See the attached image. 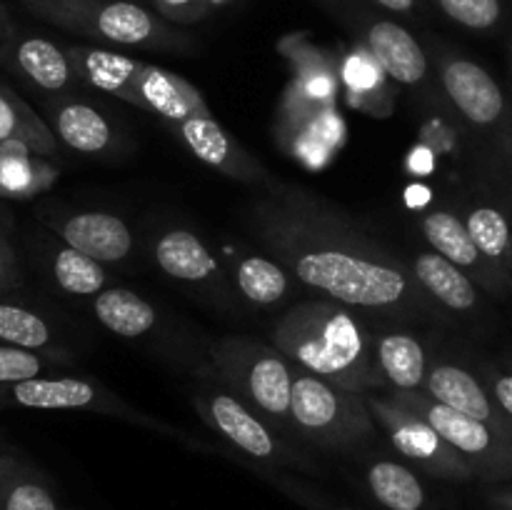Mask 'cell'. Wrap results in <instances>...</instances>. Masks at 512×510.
Segmentation results:
<instances>
[{
  "label": "cell",
  "mask_w": 512,
  "mask_h": 510,
  "mask_svg": "<svg viewBox=\"0 0 512 510\" xmlns=\"http://www.w3.org/2000/svg\"><path fill=\"white\" fill-rule=\"evenodd\" d=\"M275 483H278L280 488L290 495V498H295L300 505H305V508H310V510H358V508H350V505L328 500L325 495H320L318 490L308 488V485L298 483V480L275 478Z\"/></svg>",
  "instance_id": "d6a6232c"
},
{
  "label": "cell",
  "mask_w": 512,
  "mask_h": 510,
  "mask_svg": "<svg viewBox=\"0 0 512 510\" xmlns=\"http://www.w3.org/2000/svg\"><path fill=\"white\" fill-rule=\"evenodd\" d=\"M30 8L45 20L68 30L105 40V43L128 45V48H175L180 35L163 20L155 18L143 5L130 0H103L90 5H50L30 3Z\"/></svg>",
  "instance_id": "8992f818"
},
{
  "label": "cell",
  "mask_w": 512,
  "mask_h": 510,
  "mask_svg": "<svg viewBox=\"0 0 512 510\" xmlns=\"http://www.w3.org/2000/svg\"><path fill=\"white\" fill-rule=\"evenodd\" d=\"M373 348L380 373L385 383L393 385V390L425 393L428 360H425L423 343L413 333L393 330V333L373 335Z\"/></svg>",
  "instance_id": "603a6c76"
},
{
  "label": "cell",
  "mask_w": 512,
  "mask_h": 510,
  "mask_svg": "<svg viewBox=\"0 0 512 510\" xmlns=\"http://www.w3.org/2000/svg\"><path fill=\"white\" fill-rule=\"evenodd\" d=\"M370 53L380 68L403 85H420L428 78V58L425 50L403 25L393 20H375L365 33Z\"/></svg>",
  "instance_id": "d6986e66"
},
{
  "label": "cell",
  "mask_w": 512,
  "mask_h": 510,
  "mask_svg": "<svg viewBox=\"0 0 512 510\" xmlns=\"http://www.w3.org/2000/svg\"><path fill=\"white\" fill-rule=\"evenodd\" d=\"M488 390L490 395H493L495 403H498V408L503 410V415L512 425V370H508V373L493 375V378H490Z\"/></svg>",
  "instance_id": "d590c367"
},
{
  "label": "cell",
  "mask_w": 512,
  "mask_h": 510,
  "mask_svg": "<svg viewBox=\"0 0 512 510\" xmlns=\"http://www.w3.org/2000/svg\"><path fill=\"white\" fill-rule=\"evenodd\" d=\"M53 228L58 230L60 240L80 253L90 255L98 263H120L133 250V233L128 223L113 213H73L63 220H55Z\"/></svg>",
  "instance_id": "9a60e30c"
},
{
  "label": "cell",
  "mask_w": 512,
  "mask_h": 510,
  "mask_svg": "<svg viewBox=\"0 0 512 510\" xmlns=\"http://www.w3.org/2000/svg\"><path fill=\"white\" fill-rule=\"evenodd\" d=\"M370 498L385 510H430V495L420 475L400 460L373 458L363 473Z\"/></svg>",
  "instance_id": "7402d4cb"
},
{
  "label": "cell",
  "mask_w": 512,
  "mask_h": 510,
  "mask_svg": "<svg viewBox=\"0 0 512 510\" xmlns=\"http://www.w3.org/2000/svg\"><path fill=\"white\" fill-rule=\"evenodd\" d=\"M410 268H413L420 288L443 308L453 310V313H470L480 303V290L475 280L435 250L415 255L410 260Z\"/></svg>",
  "instance_id": "ffe728a7"
},
{
  "label": "cell",
  "mask_w": 512,
  "mask_h": 510,
  "mask_svg": "<svg viewBox=\"0 0 512 510\" xmlns=\"http://www.w3.org/2000/svg\"><path fill=\"white\" fill-rule=\"evenodd\" d=\"M173 128L200 163L220 170L228 178L240 180V183H263L268 175L258 160L245 153L243 145H238L225 133V128L213 115H193Z\"/></svg>",
  "instance_id": "8fae6325"
},
{
  "label": "cell",
  "mask_w": 512,
  "mask_h": 510,
  "mask_svg": "<svg viewBox=\"0 0 512 510\" xmlns=\"http://www.w3.org/2000/svg\"><path fill=\"white\" fill-rule=\"evenodd\" d=\"M50 273H53V280L63 293L78 295V298L103 293L105 283H108L105 265L90 255L80 253V250L70 248V245L55 250L53 260H50Z\"/></svg>",
  "instance_id": "f1b7e54d"
},
{
  "label": "cell",
  "mask_w": 512,
  "mask_h": 510,
  "mask_svg": "<svg viewBox=\"0 0 512 510\" xmlns=\"http://www.w3.org/2000/svg\"><path fill=\"white\" fill-rule=\"evenodd\" d=\"M0 458H3V455H0Z\"/></svg>",
  "instance_id": "b9f144b4"
},
{
  "label": "cell",
  "mask_w": 512,
  "mask_h": 510,
  "mask_svg": "<svg viewBox=\"0 0 512 510\" xmlns=\"http://www.w3.org/2000/svg\"><path fill=\"white\" fill-rule=\"evenodd\" d=\"M420 230H423V238L428 240L430 248H433L435 253H440L443 258H448L450 263L458 265L460 270H465V273L473 280H478L483 288L493 290V293H505V290L510 288L503 280V275L480 255L468 225H465V220L460 218V215H455L453 210H428V213L420 218Z\"/></svg>",
  "instance_id": "7c38bea8"
},
{
  "label": "cell",
  "mask_w": 512,
  "mask_h": 510,
  "mask_svg": "<svg viewBox=\"0 0 512 510\" xmlns=\"http://www.w3.org/2000/svg\"><path fill=\"white\" fill-rule=\"evenodd\" d=\"M13 33H15V25H13V20H10L8 8L0 3V45H3Z\"/></svg>",
  "instance_id": "74e56055"
},
{
  "label": "cell",
  "mask_w": 512,
  "mask_h": 510,
  "mask_svg": "<svg viewBox=\"0 0 512 510\" xmlns=\"http://www.w3.org/2000/svg\"><path fill=\"white\" fill-rule=\"evenodd\" d=\"M213 363L220 378L245 405H253L263 418L285 428L290 418L295 363L278 348L250 338H225L213 345ZM253 410V413H255Z\"/></svg>",
  "instance_id": "277c9868"
},
{
  "label": "cell",
  "mask_w": 512,
  "mask_h": 510,
  "mask_svg": "<svg viewBox=\"0 0 512 510\" xmlns=\"http://www.w3.org/2000/svg\"><path fill=\"white\" fill-rule=\"evenodd\" d=\"M55 138L80 155H100L113 145L115 133L98 108L83 100H60L48 108Z\"/></svg>",
  "instance_id": "44dd1931"
},
{
  "label": "cell",
  "mask_w": 512,
  "mask_h": 510,
  "mask_svg": "<svg viewBox=\"0 0 512 510\" xmlns=\"http://www.w3.org/2000/svg\"><path fill=\"white\" fill-rule=\"evenodd\" d=\"M0 510H60L53 490L20 460L0 458Z\"/></svg>",
  "instance_id": "4316f807"
},
{
  "label": "cell",
  "mask_w": 512,
  "mask_h": 510,
  "mask_svg": "<svg viewBox=\"0 0 512 510\" xmlns=\"http://www.w3.org/2000/svg\"><path fill=\"white\" fill-rule=\"evenodd\" d=\"M490 503L498 510H512V483H500L490 493Z\"/></svg>",
  "instance_id": "8d00e7d4"
},
{
  "label": "cell",
  "mask_w": 512,
  "mask_h": 510,
  "mask_svg": "<svg viewBox=\"0 0 512 510\" xmlns=\"http://www.w3.org/2000/svg\"><path fill=\"white\" fill-rule=\"evenodd\" d=\"M440 10L468 30H490L503 18L500 0H438Z\"/></svg>",
  "instance_id": "4dcf8cb0"
},
{
  "label": "cell",
  "mask_w": 512,
  "mask_h": 510,
  "mask_svg": "<svg viewBox=\"0 0 512 510\" xmlns=\"http://www.w3.org/2000/svg\"><path fill=\"white\" fill-rule=\"evenodd\" d=\"M378 393H365L363 400L368 405L370 415L375 418V423L385 433V438L390 440L395 453L403 455L405 460L418 465L423 473L433 475V478L453 480V483L478 480L468 460L423 415L400 405L390 393Z\"/></svg>",
  "instance_id": "52a82bcc"
},
{
  "label": "cell",
  "mask_w": 512,
  "mask_h": 510,
  "mask_svg": "<svg viewBox=\"0 0 512 510\" xmlns=\"http://www.w3.org/2000/svg\"><path fill=\"white\" fill-rule=\"evenodd\" d=\"M443 88L453 108L475 130L493 135L512 163V110L498 80L468 58L443 60Z\"/></svg>",
  "instance_id": "ba28073f"
},
{
  "label": "cell",
  "mask_w": 512,
  "mask_h": 510,
  "mask_svg": "<svg viewBox=\"0 0 512 510\" xmlns=\"http://www.w3.org/2000/svg\"><path fill=\"white\" fill-rule=\"evenodd\" d=\"M258 243L295 280L363 313L420 318L435 300L413 268L353 220L295 190H275L248 215Z\"/></svg>",
  "instance_id": "6da1fadb"
},
{
  "label": "cell",
  "mask_w": 512,
  "mask_h": 510,
  "mask_svg": "<svg viewBox=\"0 0 512 510\" xmlns=\"http://www.w3.org/2000/svg\"><path fill=\"white\" fill-rule=\"evenodd\" d=\"M0 65L43 93H63L78 78L68 50L43 35L18 30L0 45Z\"/></svg>",
  "instance_id": "30bf717a"
},
{
  "label": "cell",
  "mask_w": 512,
  "mask_h": 510,
  "mask_svg": "<svg viewBox=\"0 0 512 510\" xmlns=\"http://www.w3.org/2000/svg\"><path fill=\"white\" fill-rule=\"evenodd\" d=\"M43 370L45 360L35 350L0 343V385H13L30 378H40Z\"/></svg>",
  "instance_id": "1f68e13d"
},
{
  "label": "cell",
  "mask_w": 512,
  "mask_h": 510,
  "mask_svg": "<svg viewBox=\"0 0 512 510\" xmlns=\"http://www.w3.org/2000/svg\"><path fill=\"white\" fill-rule=\"evenodd\" d=\"M230 0H208V5L210 8H220V5H228Z\"/></svg>",
  "instance_id": "60d3db41"
},
{
  "label": "cell",
  "mask_w": 512,
  "mask_h": 510,
  "mask_svg": "<svg viewBox=\"0 0 512 510\" xmlns=\"http://www.w3.org/2000/svg\"><path fill=\"white\" fill-rule=\"evenodd\" d=\"M465 225L478 245L480 255L503 275L512 288V218L503 205L478 200L465 213Z\"/></svg>",
  "instance_id": "cb8c5ba5"
},
{
  "label": "cell",
  "mask_w": 512,
  "mask_h": 510,
  "mask_svg": "<svg viewBox=\"0 0 512 510\" xmlns=\"http://www.w3.org/2000/svg\"><path fill=\"white\" fill-rule=\"evenodd\" d=\"M28 3H50V5H90V3H103V0H28Z\"/></svg>",
  "instance_id": "ab89813d"
},
{
  "label": "cell",
  "mask_w": 512,
  "mask_h": 510,
  "mask_svg": "<svg viewBox=\"0 0 512 510\" xmlns=\"http://www.w3.org/2000/svg\"><path fill=\"white\" fill-rule=\"evenodd\" d=\"M160 15L175 23H195L210 13L208 0H153Z\"/></svg>",
  "instance_id": "836d02e7"
},
{
  "label": "cell",
  "mask_w": 512,
  "mask_h": 510,
  "mask_svg": "<svg viewBox=\"0 0 512 510\" xmlns=\"http://www.w3.org/2000/svg\"><path fill=\"white\" fill-rule=\"evenodd\" d=\"M425 395H430L438 403L468 415V418L483 420V423L498 428L505 438L512 440V425L505 418L503 410L493 400L490 390L485 388L470 370L460 368L455 363H435L428 370L425 380Z\"/></svg>",
  "instance_id": "4fadbf2b"
},
{
  "label": "cell",
  "mask_w": 512,
  "mask_h": 510,
  "mask_svg": "<svg viewBox=\"0 0 512 510\" xmlns=\"http://www.w3.org/2000/svg\"><path fill=\"white\" fill-rule=\"evenodd\" d=\"M288 270L265 255H243L233 265L235 288L255 305H275L288 295Z\"/></svg>",
  "instance_id": "83f0119b"
},
{
  "label": "cell",
  "mask_w": 512,
  "mask_h": 510,
  "mask_svg": "<svg viewBox=\"0 0 512 510\" xmlns=\"http://www.w3.org/2000/svg\"><path fill=\"white\" fill-rule=\"evenodd\" d=\"M93 315L118 338H140L158 323V310L140 293L128 288H108L95 295Z\"/></svg>",
  "instance_id": "d4e9b609"
},
{
  "label": "cell",
  "mask_w": 512,
  "mask_h": 510,
  "mask_svg": "<svg viewBox=\"0 0 512 510\" xmlns=\"http://www.w3.org/2000/svg\"><path fill=\"white\" fill-rule=\"evenodd\" d=\"M153 260L165 275L188 285L220 283V265L203 240L183 228L165 230L153 243Z\"/></svg>",
  "instance_id": "e0dca14e"
},
{
  "label": "cell",
  "mask_w": 512,
  "mask_h": 510,
  "mask_svg": "<svg viewBox=\"0 0 512 510\" xmlns=\"http://www.w3.org/2000/svg\"><path fill=\"white\" fill-rule=\"evenodd\" d=\"M135 88L140 95V110L160 115L170 125L183 123L193 115H210L203 95L188 80L158 65L140 63Z\"/></svg>",
  "instance_id": "2e32d148"
},
{
  "label": "cell",
  "mask_w": 512,
  "mask_h": 510,
  "mask_svg": "<svg viewBox=\"0 0 512 510\" xmlns=\"http://www.w3.org/2000/svg\"><path fill=\"white\" fill-rule=\"evenodd\" d=\"M395 400L423 415L473 468L483 483H512V440L483 420L468 418L418 390H390Z\"/></svg>",
  "instance_id": "5b68a950"
},
{
  "label": "cell",
  "mask_w": 512,
  "mask_h": 510,
  "mask_svg": "<svg viewBox=\"0 0 512 510\" xmlns=\"http://www.w3.org/2000/svg\"><path fill=\"white\" fill-rule=\"evenodd\" d=\"M375 3L393 10V13H410L415 8V0H375Z\"/></svg>",
  "instance_id": "f35d334b"
},
{
  "label": "cell",
  "mask_w": 512,
  "mask_h": 510,
  "mask_svg": "<svg viewBox=\"0 0 512 510\" xmlns=\"http://www.w3.org/2000/svg\"><path fill=\"white\" fill-rule=\"evenodd\" d=\"M205 418L235 448L243 450L248 458L258 460V463L273 465V468L313 470V463L308 458H303L288 443L275 438V433L265 425V420L255 415L233 393H223V390L210 393L208 403H205Z\"/></svg>",
  "instance_id": "9c48e42d"
},
{
  "label": "cell",
  "mask_w": 512,
  "mask_h": 510,
  "mask_svg": "<svg viewBox=\"0 0 512 510\" xmlns=\"http://www.w3.org/2000/svg\"><path fill=\"white\" fill-rule=\"evenodd\" d=\"M290 418L305 440L335 453H365L380 438V425L370 415L363 395L338 388L298 365Z\"/></svg>",
  "instance_id": "3957f363"
},
{
  "label": "cell",
  "mask_w": 512,
  "mask_h": 510,
  "mask_svg": "<svg viewBox=\"0 0 512 510\" xmlns=\"http://www.w3.org/2000/svg\"><path fill=\"white\" fill-rule=\"evenodd\" d=\"M8 143H20L38 155L55 153V133H50L25 100L0 85V145Z\"/></svg>",
  "instance_id": "484cf974"
},
{
  "label": "cell",
  "mask_w": 512,
  "mask_h": 510,
  "mask_svg": "<svg viewBox=\"0 0 512 510\" xmlns=\"http://www.w3.org/2000/svg\"><path fill=\"white\" fill-rule=\"evenodd\" d=\"M270 340L290 363L350 393H378L388 385L375 360L373 333L343 303L293 305L273 323Z\"/></svg>",
  "instance_id": "7a4b0ae2"
},
{
  "label": "cell",
  "mask_w": 512,
  "mask_h": 510,
  "mask_svg": "<svg viewBox=\"0 0 512 510\" xmlns=\"http://www.w3.org/2000/svg\"><path fill=\"white\" fill-rule=\"evenodd\" d=\"M15 283H18V260L8 235L0 233V293L13 288Z\"/></svg>",
  "instance_id": "e575fe53"
},
{
  "label": "cell",
  "mask_w": 512,
  "mask_h": 510,
  "mask_svg": "<svg viewBox=\"0 0 512 510\" xmlns=\"http://www.w3.org/2000/svg\"><path fill=\"white\" fill-rule=\"evenodd\" d=\"M0 343L40 350L53 343V328L35 310L15 303H0Z\"/></svg>",
  "instance_id": "f546056e"
},
{
  "label": "cell",
  "mask_w": 512,
  "mask_h": 510,
  "mask_svg": "<svg viewBox=\"0 0 512 510\" xmlns=\"http://www.w3.org/2000/svg\"><path fill=\"white\" fill-rule=\"evenodd\" d=\"M5 393L15 405L33 410H118L120 403L100 385L90 380L60 375V378H30L5 385Z\"/></svg>",
  "instance_id": "5bb4252c"
},
{
  "label": "cell",
  "mask_w": 512,
  "mask_h": 510,
  "mask_svg": "<svg viewBox=\"0 0 512 510\" xmlns=\"http://www.w3.org/2000/svg\"><path fill=\"white\" fill-rule=\"evenodd\" d=\"M68 55L75 68V75L83 83L140 108L135 78H138V68L143 60L128 58V55L115 53V50L88 48V45H73V48H68Z\"/></svg>",
  "instance_id": "ac0fdd59"
}]
</instances>
